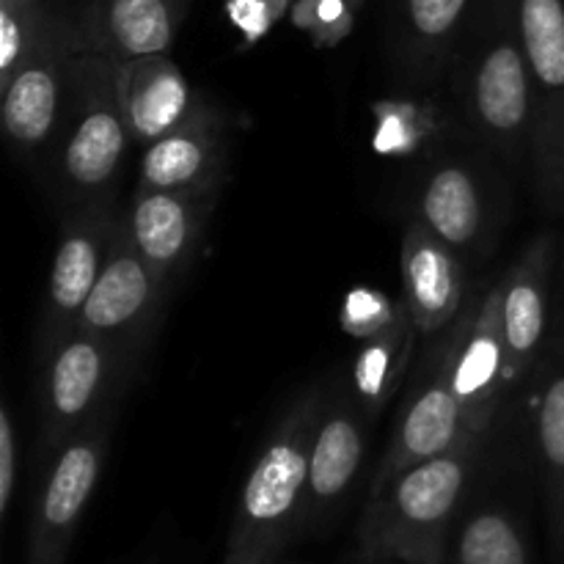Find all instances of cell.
I'll return each instance as SVG.
<instances>
[{"mask_svg": "<svg viewBox=\"0 0 564 564\" xmlns=\"http://www.w3.org/2000/svg\"><path fill=\"white\" fill-rule=\"evenodd\" d=\"M286 6L290 0H229V17L248 42H257L284 14Z\"/></svg>", "mask_w": 564, "mask_h": 564, "instance_id": "cell-29", "label": "cell"}, {"mask_svg": "<svg viewBox=\"0 0 564 564\" xmlns=\"http://www.w3.org/2000/svg\"><path fill=\"white\" fill-rule=\"evenodd\" d=\"M77 25L50 14L36 44L28 50L14 75L0 86V119L11 149L22 158L50 149L58 138L75 75Z\"/></svg>", "mask_w": 564, "mask_h": 564, "instance_id": "cell-9", "label": "cell"}, {"mask_svg": "<svg viewBox=\"0 0 564 564\" xmlns=\"http://www.w3.org/2000/svg\"><path fill=\"white\" fill-rule=\"evenodd\" d=\"M367 422L369 416L358 402L350 378H334L325 383L312 455H308L301 538H317L328 532L345 510L367 455Z\"/></svg>", "mask_w": 564, "mask_h": 564, "instance_id": "cell-12", "label": "cell"}, {"mask_svg": "<svg viewBox=\"0 0 564 564\" xmlns=\"http://www.w3.org/2000/svg\"><path fill=\"white\" fill-rule=\"evenodd\" d=\"M375 121H378L375 147L391 154L413 152L422 147L430 132L438 130L416 102H380L375 108Z\"/></svg>", "mask_w": 564, "mask_h": 564, "instance_id": "cell-26", "label": "cell"}, {"mask_svg": "<svg viewBox=\"0 0 564 564\" xmlns=\"http://www.w3.org/2000/svg\"><path fill=\"white\" fill-rule=\"evenodd\" d=\"M471 0H402L391 61L402 86L424 91L449 75Z\"/></svg>", "mask_w": 564, "mask_h": 564, "instance_id": "cell-20", "label": "cell"}, {"mask_svg": "<svg viewBox=\"0 0 564 564\" xmlns=\"http://www.w3.org/2000/svg\"><path fill=\"white\" fill-rule=\"evenodd\" d=\"M218 196L138 185L130 209L121 215V226L143 259L176 281L202 251Z\"/></svg>", "mask_w": 564, "mask_h": 564, "instance_id": "cell-15", "label": "cell"}, {"mask_svg": "<svg viewBox=\"0 0 564 564\" xmlns=\"http://www.w3.org/2000/svg\"><path fill=\"white\" fill-rule=\"evenodd\" d=\"M17 457H20V446H17V430L14 419H11L9 405L0 408V518L9 516L11 501H14L17 490Z\"/></svg>", "mask_w": 564, "mask_h": 564, "instance_id": "cell-30", "label": "cell"}, {"mask_svg": "<svg viewBox=\"0 0 564 564\" xmlns=\"http://www.w3.org/2000/svg\"><path fill=\"white\" fill-rule=\"evenodd\" d=\"M226 180V124L207 102L152 141L141 160V187L180 193H220Z\"/></svg>", "mask_w": 564, "mask_h": 564, "instance_id": "cell-16", "label": "cell"}, {"mask_svg": "<svg viewBox=\"0 0 564 564\" xmlns=\"http://www.w3.org/2000/svg\"><path fill=\"white\" fill-rule=\"evenodd\" d=\"M474 435L468 430L460 397L452 383V325L441 330V339L427 347L413 372L408 394L397 413L391 441L380 457L369 494L389 482L394 474L416 463L455 449L460 441Z\"/></svg>", "mask_w": 564, "mask_h": 564, "instance_id": "cell-10", "label": "cell"}, {"mask_svg": "<svg viewBox=\"0 0 564 564\" xmlns=\"http://www.w3.org/2000/svg\"><path fill=\"white\" fill-rule=\"evenodd\" d=\"M452 383L460 397L468 430L490 435L510 391V358L501 328V286L485 292L452 323Z\"/></svg>", "mask_w": 564, "mask_h": 564, "instance_id": "cell-14", "label": "cell"}, {"mask_svg": "<svg viewBox=\"0 0 564 564\" xmlns=\"http://www.w3.org/2000/svg\"><path fill=\"white\" fill-rule=\"evenodd\" d=\"M132 132L119 99V61L80 47L55 143V187L69 207L108 202Z\"/></svg>", "mask_w": 564, "mask_h": 564, "instance_id": "cell-4", "label": "cell"}, {"mask_svg": "<svg viewBox=\"0 0 564 564\" xmlns=\"http://www.w3.org/2000/svg\"><path fill=\"white\" fill-rule=\"evenodd\" d=\"M457 121L477 147L501 163L532 152V72L518 0H494L474 39L449 66Z\"/></svg>", "mask_w": 564, "mask_h": 564, "instance_id": "cell-3", "label": "cell"}, {"mask_svg": "<svg viewBox=\"0 0 564 564\" xmlns=\"http://www.w3.org/2000/svg\"><path fill=\"white\" fill-rule=\"evenodd\" d=\"M449 564H534L521 512L507 501L474 496L452 534Z\"/></svg>", "mask_w": 564, "mask_h": 564, "instance_id": "cell-23", "label": "cell"}, {"mask_svg": "<svg viewBox=\"0 0 564 564\" xmlns=\"http://www.w3.org/2000/svg\"><path fill=\"white\" fill-rule=\"evenodd\" d=\"M50 14L44 0H0V86L36 44Z\"/></svg>", "mask_w": 564, "mask_h": 564, "instance_id": "cell-25", "label": "cell"}, {"mask_svg": "<svg viewBox=\"0 0 564 564\" xmlns=\"http://www.w3.org/2000/svg\"><path fill=\"white\" fill-rule=\"evenodd\" d=\"M529 438L554 556L564 562V319L532 372Z\"/></svg>", "mask_w": 564, "mask_h": 564, "instance_id": "cell-18", "label": "cell"}, {"mask_svg": "<svg viewBox=\"0 0 564 564\" xmlns=\"http://www.w3.org/2000/svg\"><path fill=\"white\" fill-rule=\"evenodd\" d=\"M135 372L113 341L83 328L39 356V449L53 452L105 408L119 405Z\"/></svg>", "mask_w": 564, "mask_h": 564, "instance_id": "cell-5", "label": "cell"}, {"mask_svg": "<svg viewBox=\"0 0 564 564\" xmlns=\"http://www.w3.org/2000/svg\"><path fill=\"white\" fill-rule=\"evenodd\" d=\"M402 286L405 306L422 336L449 328L466 308V264L463 257L419 220L402 237Z\"/></svg>", "mask_w": 564, "mask_h": 564, "instance_id": "cell-19", "label": "cell"}, {"mask_svg": "<svg viewBox=\"0 0 564 564\" xmlns=\"http://www.w3.org/2000/svg\"><path fill=\"white\" fill-rule=\"evenodd\" d=\"M356 564H400V562H383V560H358Z\"/></svg>", "mask_w": 564, "mask_h": 564, "instance_id": "cell-32", "label": "cell"}, {"mask_svg": "<svg viewBox=\"0 0 564 564\" xmlns=\"http://www.w3.org/2000/svg\"><path fill=\"white\" fill-rule=\"evenodd\" d=\"M119 99L132 141L143 147L180 127L202 102L165 53L119 61Z\"/></svg>", "mask_w": 564, "mask_h": 564, "instance_id": "cell-21", "label": "cell"}, {"mask_svg": "<svg viewBox=\"0 0 564 564\" xmlns=\"http://www.w3.org/2000/svg\"><path fill=\"white\" fill-rule=\"evenodd\" d=\"M532 72V163L545 213L564 215V0H518Z\"/></svg>", "mask_w": 564, "mask_h": 564, "instance_id": "cell-7", "label": "cell"}, {"mask_svg": "<svg viewBox=\"0 0 564 564\" xmlns=\"http://www.w3.org/2000/svg\"><path fill=\"white\" fill-rule=\"evenodd\" d=\"M419 330L413 325L405 301L397 308L394 319L375 336L361 341V350L352 358V389L369 419L386 411L397 391L402 389L408 369H411L413 350H416Z\"/></svg>", "mask_w": 564, "mask_h": 564, "instance_id": "cell-24", "label": "cell"}, {"mask_svg": "<svg viewBox=\"0 0 564 564\" xmlns=\"http://www.w3.org/2000/svg\"><path fill=\"white\" fill-rule=\"evenodd\" d=\"M292 20L297 28L312 33L314 42L330 47L350 33L352 11L345 0H297Z\"/></svg>", "mask_w": 564, "mask_h": 564, "instance_id": "cell-27", "label": "cell"}, {"mask_svg": "<svg viewBox=\"0 0 564 564\" xmlns=\"http://www.w3.org/2000/svg\"><path fill=\"white\" fill-rule=\"evenodd\" d=\"M119 226L121 218H116L110 209V198L66 209L47 290H44L42 317H39V356L53 350L61 339H66L77 328L83 306L91 297L105 262L113 251Z\"/></svg>", "mask_w": 564, "mask_h": 564, "instance_id": "cell-13", "label": "cell"}, {"mask_svg": "<svg viewBox=\"0 0 564 564\" xmlns=\"http://www.w3.org/2000/svg\"><path fill=\"white\" fill-rule=\"evenodd\" d=\"M488 435L394 474L369 494L358 523V560L449 564L452 534L477 496Z\"/></svg>", "mask_w": 564, "mask_h": 564, "instance_id": "cell-1", "label": "cell"}, {"mask_svg": "<svg viewBox=\"0 0 564 564\" xmlns=\"http://www.w3.org/2000/svg\"><path fill=\"white\" fill-rule=\"evenodd\" d=\"M180 20L182 0H99L77 25V42L113 61L165 53Z\"/></svg>", "mask_w": 564, "mask_h": 564, "instance_id": "cell-22", "label": "cell"}, {"mask_svg": "<svg viewBox=\"0 0 564 564\" xmlns=\"http://www.w3.org/2000/svg\"><path fill=\"white\" fill-rule=\"evenodd\" d=\"M116 405L83 424L72 438L44 452V468L28 523L25 564H66L83 516L94 499L110 452Z\"/></svg>", "mask_w": 564, "mask_h": 564, "instance_id": "cell-6", "label": "cell"}, {"mask_svg": "<svg viewBox=\"0 0 564 564\" xmlns=\"http://www.w3.org/2000/svg\"><path fill=\"white\" fill-rule=\"evenodd\" d=\"M121 564H187V554L180 549L176 538L154 534Z\"/></svg>", "mask_w": 564, "mask_h": 564, "instance_id": "cell-31", "label": "cell"}, {"mask_svg": "<svg viewBox=\"0 0 564 564\" xmlns=\"http://www.w3.org/2000/svg\"><path fill=\"white\" fill-rule=\"evenodd\" d=\"M171 286L174 279L149 264L132 246L124 226H119L113 251L105 262L91 297L83 306L77 328L113 341L127 361L138 369L143 352L149 350V341L158 334Z\"/></svg>", "mask_w": 564, "mask_h": 564, "instance_id": "cell-11", "label": "cell"}, {"mask_svg": "<svg viewBox=\"0 0 564 564\" xmlns=\"http://www.w3.org/2000/svg\"><path fill=\"white\" fill-rule=\"evenodd\" d=\"M397 308H400V303H391L383 292L358 286V290H352L345 297V306H341V328L364 341L378 334V330H383L394 319Z\"/></svg>", "mask_w": 564, "mask_h": 564, "instance_id": "cell-28", "label": "cell"}, {"mask_svg": "<svg viewBox=\"0 0 564 564\" xmlns=\"http://www.w3.org/2000/svg\"><path fill=\"white\" fill-rule=\"evenodd\" d=\"M325 386H312L284 408L251 463L220 564H279L301 540L308 455Z\"/></svg>", "mask_w": 564, "mask_h": 564, "instance_id": "cell-2", "label": "cell"}, {"mask_svg": "<svg viewBox=\"0 0 564 564\" xmlns=\"http://www.w3.org/2000/svg\"><path fill=\"white\" fill-rule=\"evenodd\" d=\"M554 237L538 235L501 281V328H505L510 380L529 378L549 347V303L554 279Z\"/></svg>", "mask_w": 564, "mask_h": 564, "instance_id": "cell-17", "label": "cell"}, {"mask_svg": "<svg viewBox=\"0 0 564 564\" xmlns=\"http://www.w3.org/2000/svg\"><path fill=\"white\" fill-rule=\"evenodd\" d=\"M413 220L479 262L494 251L505 224V187L477 158H438L424 165L411 191Z\"/></svg>", "mask_w": 564, "mask_h": 564, "instance_id": "cell-8", "label": "cell"}]
</instances>
